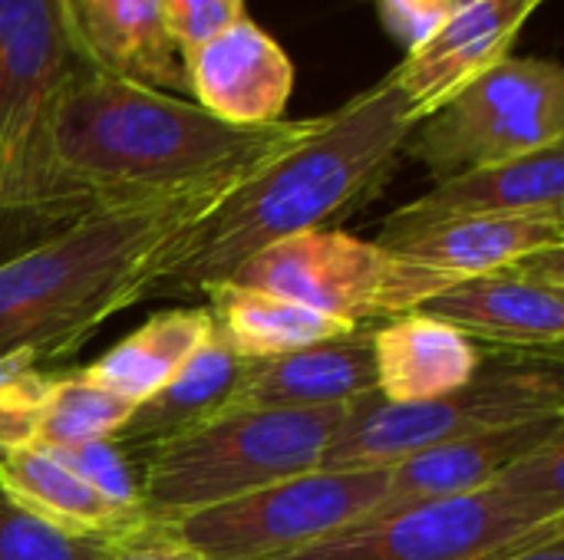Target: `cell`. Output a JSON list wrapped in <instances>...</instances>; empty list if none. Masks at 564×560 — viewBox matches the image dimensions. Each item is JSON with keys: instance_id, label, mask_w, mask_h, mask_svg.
Instances as JSON below:
<instances>
[{"instance_id": "1", "label": "cell", "mask_w": 564, "mask_h": 560, "mask_svg": "<svg viewBox=\"0 0 564 560\" xmlns=\"http://www.w3.org/2000/svg\"><path fill=\"white\" fill-rule=\"evenodd\" d=\"M416 129L387 73L245 175L162 264L149 297H195L225 284L251 254L284 238L334 228L370 205L397 172Z\"/></svg>"}, {"instance_id": "2", "label": "cell", "mask_w": 564, "mask_h": 560, "mask_svg": "<svg viewBox=\"0 0 564 560\" xmlns=\"http://www.w3.org/2000/svg\"><path fill=\"white\" fill-rule=\"evenodd\" d=\"M311 119L228 125L192 99L79 66L43 122L46 165L99 208L245 178Z\"/></svg>"}, {"instance_id": "3", "label": "cell", "mask_w": 564, "mask_h": 560, "mask_svg": "<svg viewBox=\"0 0 564 560\" xmlns=\"http://www.w3.org/2000/svg\"><path fill=\"white\" fill-rule=\"evenodd\" d=\"M238 182L99 208L0 261V360L73 356L109 317L145 300L162 264Z\"/></svg>"}, {"instance_id": "4", "label": "cell", "mask_w": 564, "mask_h": 560, "mask_svg": "<svg viewBox=\"0 0 564 560\" xmlns=\"http://www.w3.org/2000/svg\"><path fill=\"white\" fill-rule=\"evenodd\" d=\"M347 406H228L205 426L139 459L142 515L178 521L321 469Z\"/></svg>"}, {"instance_id": "5", "label": "cell", "mask_w": 564, "mask_h": 560, "mask_svg": "<svg viewBox=\"0 0 564 560\" xmlns=\"http://www.w3.org/2000/svg\"><path fill=\"white\" fill-rule=\"evenodd\" d=\"M545 419H564L562 353L482 347L476 376L456 393L423 403L354 399L321 469H390L430 446Z\"/></svg>"}, {"instance_id": "6", "label": "cell", "mask_w": 564, "mask_h": 560, "mask_svg": "<svg viewBox=\"0 0 564 560\" xmlns=\"http://www.w3.org/2000/svg\"><path fill=\"white\" fill-rule=\"evenodd\" d=\"M225 284L294 300L350 327H377L420 310L456 277L403 261L377 241L324 228L261 248Z\"/></svg>"}, {"instance_id": "7", "label": "cell", "mask_w": 564, "mask_h": 560, "mask_svg": "<svg viewBox=\"0 0 564 560\" xmlns=\"http://www.w3.org/2000/svg\"><path fill=\"white\" fill-rule=\"evenodd\" d=\"M562 142L564 76L558 63L509 56L416 122L403 155L423 162L443 182Z\"/></svg>"}, {"instance_id": "8", "label": "cell", "mask_w": 564, "mask_h": 560, "mask_svg": "<svg viewBox=\"0 0 564 560\" xmlns=\"http://www.w3.org/2000/svg\"><path fill=\"white\" fill-rule=\"evenodd\" d=\"M562 531L564 515L492 482L479 495L377 515L271 560H489Z\"/></svg>"}, {"instance_id": "9", "label": "cell", "mask_w": 564, "mask_h": 560, "mask_svg": "<svg viewBox=\"0 0 564 560\" xmlns=\"http://www.w3.org/2000/svg\"><path fill=\"white\" fill-rule=\"evenodd\" d=\"M387 469H314L169 521L205 560H271L364 521Z\"/></svg>"}, {"instance_id": "10", "label": "cell", "mask_w": 564, "mask_h": 560, "mask_svg": "<svg viewBox=\"0 0 564 560\" xmlns=\"http://www.w3.org/2000/svg\"><path fill=\"white\" fill-rule=\"evenodd\" d=\"M486 350L562 353L564 343V244L535 251L509 267L463 277L420 304Z\"/></svg>"}, {"instance_id": "11", "label": "cell", "mask_w": 564, "mask_h": 560, "mask_svg": "<svg viewBox=\"0 0 564 560\" xmlns=\"http://www.w3.org/2000/svg\"><path fill=\"white\" fill-rule=\"evenodd\" d=\"M86 66L73 46L63 0H0V158L23 162L43 145V122Z\"/></svg>"}, {"instance_id": "12", "label": "cell", "mask_w": 564, "mask_h": 560, "mask_svg": "<svg viewBox=\"0 0 564 560\" xmlns=\"http://www.w3.org/2000/svg\"><path fill=\"white\" fill-rule=\"evenodd\" d=\"M545 0H459L443 30L413 56H403L390 76L423 122L463 86L512 56L525 20Z\"/></svg>"}, {"instance_id": "13", "label": "cell", "mask_w": 564, "mask_h": 560, "mask_svg": "<svg viewBox=\"0 0 564 560\" xmlns=\"http://www.w3.org/2000/svg\"><path fill=\"white\" fill-rule=\"evenodd\" d=\"M185 66L192 102L228 125H274L284 119L294 66L281 43L248 17L202 43Z\"/></svg>"}, {"instance_id": "14", "label": "cell", "mask_w": 564, "mask_h": 560, "mask_svg": "<svg viewBox=\"0 0 564 560\" xmlns=\"http://www.w3.org/2000/svg\"><path fill=\"white\" fill-rule=\"evenodd\" d=\"M506 215H552L564 218V142L542 152L473 168L436 182L416 201L397 208L380 234H400L459 218H506Z\"/></svg>"}, {"instance_id": "15", "label": "cell", "mask_w": 564, "mask_h": 560, "mask_svg": "<svg viewBox=\"0 0 564 560\" xmlns=\"http://www.w3.org/2000/svg\"><path fill=\"white\" fill-rule=\"evenodd\" d=\"M79 59L162 92H188L182 56L165 30L162 0H63Z\"/></svg>"}, {"instance_id": "16", "label": "cell", "mask_w": 564, "mask_h": 560, "mask_svg": "<svg viewBox=\"0 0 564 560\" xmlns=\"http://www.w3.org/2000/svg\"><path fill=\"white\" fill-rule=\"evenodd\" d=\"M555 432H564V419H545L529 426H509L492 432L463 436L443 446H430L416 455L387 469V488L367 518L390 515L400 508L463 498L486 492L516 459L539 449ZM364 518V521H367Z\"/></svg>"}, {"instance_id": "17", "label": "cell", "mask_w": 564, "mask_h": 560, "mask_svg": "<svg viewBox=\"0 0 564 560\" xmlns=\"http://www.w3.org/2000/svg\"><path fill=\"white\" fill-rule=\"evenodd\" d=\"M370 393H377L373 327H357L344 337L321 340L281 356L245 360L231 406L324 409L347 406Z\"/></svg>"}, {"instance_id": "18", "label": "cell", "mask_w": 564, "mask_h": 560, "mask_svg": "<svg viewBox=\"0 0 564 560\" xmlns=\"http://www.w3.org/2000/svg\"><path fill=\"white\" fill-rule=\"evenodd\" d=\"M380 248L403 261L449 274L456 281L509 267L535 251L562 248L564 218L552 215H506V218H459L400 234H380Z\"/></svg>"}, {"instance_id": "19", "label": "cell", "mask_w": 564, "mask_h": 560, "mask_svg": "<svg viewBox=\"0 0 564 560\" xmlns=\"http://www.w3.org/2000/svg\"><path fill=\"white\" fill-rule=\"evenodd\" d=\"M373 363L380 399L423 403L463 389L482 363V347L456 327L410 310L373 327Z\"/></svg>"}, {"instance_id": "20", "label": "cell", "mask_w": 564, "mask_h": 560, "mask_svg": "<svg viewBox=\"0 0 564 560\" xmlns=\"http://www.w3.org/2000/svg\"><path fill=\"white\" fill-rule=\"evenodd\" d=\"M241 373L245 360L218 337V330H212L208 343L178 370L172 383H165L145 403L132 406L129 419L112 436V442L139 462L152 449L225 413L235 399Z\"/></svg>"}, {"instance_id": "21", "label": "cell", "mask_w": 564, "mask_h": 560, "mask_svg": "<svg viewBox=\"0 0 564 560\" xmlns=\"http://www.w3.org/2000/svg\"><path fill=\"white\" fill-rule=\"evenodd\" d=\"M0 485L36 518L76 538L109 541L145 518L142 512H129L99 495L93 485H86L73 469H66L56 455H50L40 446L3 449Z\"/></svg>"}, {"instance_id": "22", "label": "cell", "mask_w": 564, "mask_h": 560, "mask_svg": "<svg viewBox=\"0 0 564 560\" xmlns=\"http://www.w3.org/2000/svg\"><path fill=\"white\" fill-rule=\"evenodd\" d=\"M212 330L215 320L208 307L162 310L83 373L96 386L139 406L178 376V370L208 343Z\"/></svg>"}, {"instance_id": "23", "label": "cell", "mask_w": 564, "mask_h": 560, "mask_svg": "<svg viewBox=\"0 0 564 560\" xmlns=\"http://www.w3.org/2000/svg\"><path fill=\"white\" fill-rule=\"evenodd\" d=\"M208 310L215 320L218 337L241 356V360H268L281 356L321 340L344 337L357 327L340 323L327 314H317L311 307H301L294 300L238 287V284H218L208 294Z\"/></svg>"}, {"instance_id": "24", "label": "cell", "mask_w": 564, "mask_h": 560, "mask_svg": "<svg viewBox=\"0 0 564 560\" xmlns=\"http://www.w3.org/2000/svg\"><path fill=\"white\" fill-rule=\"evenodd\" d=\"M132 403L96 386L83 370L73 376H53L36 416L33 446L69 449L96 439H112L129 419Z\"/></svg>"}, {"instance_id": "25", "label": "cell", "mask_w": 564, "mask_h": 560, "mask_svg": "<svg viewBox=\"0 0 564 560\" xmlns=\"http://www.w3.org/2000/svg\"><path fill=\"white\" fill-rule=\"evenodd\" d=\"M102 545L46 525L0 485V560H99Z\"/></svg>"}, {"instance_id": "26", "label": "cell", "mask_w": 564, "mask_h": 560, "mask_svg": "<svg viewBox=\"0 0 564 560\" xmlns=\"http://www.w3.org/2000/svg\"><path fill=\"white\" fill-rule=\"evenodd\" d=\"M50 380L36 360L30 356H3L0 360V452L33 446L36 416Z\"/></svg>"}, {"instance_id": "27", "label": "cell", "mask_w": 564, "mask_h": 560, "mask_svg": "<svg viewBox=\"0 0 564 560\" xmlns=\"http://www.w3.org/2000/svg\"><path fill=\"white\" fill-rule=\"evenodd\" d=\"M46 452L56 455L66 469H73L86 485H93L109 502H116L129 512H142L139 462L126 449H119L112 439H96V442H83V446H69V449H46Z\"/></svg>"}, {"instance_id": "28", "label": "cell", "mask_w": 564, "mask_h": 560, "mask_svg": "<svg viewBox=\"0 0 564 560\" xmlns=\"http://www.w3.org/2000/svg\"><path fill=\"white\" fill-rule=\"evenodd\" d=\"M496 485L552 515H564V432H555L539 449L516 459Z\"/></svg>"}, {"instance_id": "29", "label": "cell", "mask_w": 564, "mask_h": 560, "mask_svg": "<svg viewBox=\"0 0 564 560\" xmlns=\"http://www.w3.org/2000/svg\"><path fill=\"white\" fill-rule=\"evenodd\" d=\"M165 30L182 59L221 30L245 20V0H162Z\"/></svg>"}, {"instance_id": "30", "label": "cell", "mask_w": 564, "mask_h": 560, "mask_svg": "<svg viewBox=\"0 0 564 560\" xmlns=\"http://www.w3.org/2000/svg\"><path fill=\"white\" fill-rule=\"evenodd\" d=\"M383 30L403 50V56L420 53L453 17L459 0H373Z\"/></svg>"}, {"instance_id": "31", "label": "cell", "mask_w": 564, "mask_h": 560, "mask_svg": "<svg viewBox=\"0 0 564 560\" xmlns=\"http://www.w3.org/2000/svg\"><path fill=\"white\" fill-rule=\"evenodd\" d=\"M99 560H205L169 521L142 518L102 545Z\"/></svg>"}, {"instance_id": "32", "label": "cell", "mask_w": 564, "mask_h": 560, "mask_svg": "<svg viewBox=\"0 0 564 560\" xmlns=\"http://www.w3.org/2000/svg\"><path fill=\"white\" fill-rule=\"evenodd\" d=\"M489 560H564V531L562 535L545 538V541H535V545H525V548L496 554V558Z\"/></svg>"}, {"instance_id": "33", "label": "cell", "mask_w": 564, "mask_h": 560, "mask_svg": "<svg viewBox=\"0 0 564 560\" xmlns=\"http://www.w3.org/2000/svg\"><path fill=\"white\" fill-rule=\"evenodd\" d=\"M0 188H3V158H0Z\"/></svg>"}]
</instances>
